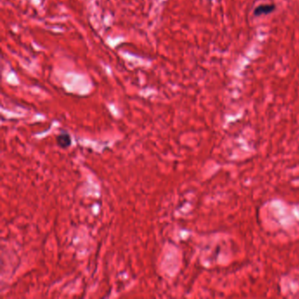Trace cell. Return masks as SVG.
Listing matches in <instances>:
<instances>
[{"instance_id": "6da1fadb", "label": "cell", "mask_w": 299, "mask_h": 299, "mask_svg": "<svg viewBox=\"0 0 299 299\" xmlns=\"http://www.w3.org/2000/svg\"><path fill=\"white\" fill-rule=\"evenodd\" d=\"M276 10V6L274 4H263L256 6L254 10V17H260L261 15H268Z\"/></svg>"}, {"instance_id": "7a4b0ae2", "label": "cell", "mask_w": 299, "mask_h": 299, "mask_svg": "<svg viewBox=\"0 0 299 299\" xmlns=\"http://www.w3.org/2000/svg\"><path fill=\"white\" fill-rule=\"evenodd\" d=\"M57 142L58 146H60L63 148H66V147L70 146L71 143V140L68 134H62V135H58L57 137Z\"/></svg>"}]
</instances>
